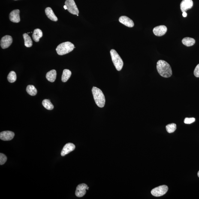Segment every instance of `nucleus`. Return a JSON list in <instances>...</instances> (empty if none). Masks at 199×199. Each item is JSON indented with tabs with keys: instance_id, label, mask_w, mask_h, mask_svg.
I'll list each match as a JSON object with an SVG mask.
<instances>
[{
	"instance_id": "473e14b6",
	"label": "nucleus",
	"mask_w": 199,
	"mask_h": 199,
	"mask_svg": "<svg viewBox=\"0 0 199 199\" xmlns=\"http://www.w3.org/2000/svg\"><path fill=\"white\" fill-rule=\"evenodd\" d=\"M14 1H17V0H14Z\"/></svg>"
},
{
	"instance_id": "7ed1b4c3",
	"label": "nucleus",
	"mask_w": 199,
	"mask_h": 199,
	"mask_svg": "<svg viewBox=\"0 0 199 199\" xmlns=\"http://www.w3.org/2000/svg\"><path fill=\"white\" fill-rule=\"evenodd\" d=\"M74 44L70 42H66L60 44L56 49L57 53L59 55H63L69 53L75 48Z\"/></svg>"
},
{
	"instance_id": "c85d7f7f",
	"label": "nucleus",
	"mask_w": 199,
	"mask_h": 199,
	"mask_svg": "<svg viewBox=\"0 0 199 199\" xmlns=\"http://www.w3.org/2000/svg\"><path fill=\"white\" fill-rule=\"evenodd\" d=\"M64 8L66 10L67 9V6H66L65 5V6H64Z\"/></svg>"
},
{
	"instance_id": "39448f33",
	"label": "nucleus",
	"mask_w": 199,
	"mask_h": 199,
	"mask_svg": "<svg viewBox=\"0 0 199 199\" xmlns=\"http://www.w3.org/2000/svg\"><path fill=\"white\" fill-rule=\"evenodd\" d=\"M168 187L167 185H161L154 188L151 191V194L154 196L161 197L166 194L168 191Z\"/></svg>"
},
{
	"instance_id": "a211bd4d",
	"label": "nucleus",
	"mask_w": 199,
	"mask_h": 199,
	"mask_svg": "<svg viewBox=\"0 0 199 199\" xmlns=\"http://www.w3.org/2000/svg\"><path fill=\"white\" fill-rule=\"evenodd\" d=\"M182 42L184 45L187 47H190L195 44V41L194 38L190 37H185L182 40Z\"/></svg>"
},
{
	"instance_id": "7c9ffc66",
	"label": "nucleus",
	"mask_w": 199,
	"mask_h": 199,
	"mask_svg": "<svg viewBox=\"0 0 199 199\" xmlns=\"http://www.w3.org/2000/svg\"><path fill=\"white\" fill-rule=\"evenodd\" d=\"M89 187H88L87 188V190H89Z\"/></svg>"
},
{
	"instance_id": "9b49d317",
	"label": "nucleus",
	"mask_w": 199,
	"mask_h": 199,
	"mask_svg": "<svg viewBox=\"0 0 199 199\" xmlns=\"http://www.w3.org/2000/svg\"><path fill=\"white\" fill-rule=\"evenodd\" d=\"M193 3L192 0H183L180 4V9L182 12L192 8Z\"/></svg>"
},
{
	"instance_id": "4be33fe9",
	"label": "nucleus",
	"mask_w": 199,
	"mask_h": 199,
	"mask_svg": "<svg viewBox=\"0 0 199 199\" xmlns=\"http://www.w3.org/2000/svg\"><path fill=\"white\" fill-rule=\"evenodd\" d=\"M42 104L46 109L48 110H52L54 108L53 105L51 103L50 100L44 99L43 100Z\"/></svg>"
},
{
	"instance_id": "4468645a",
	"label": "nucleus",
	"mask_w": 199,
	"mask_h": 199,
	"mask_svg": "<svg viewBox=\"0 0 199 199\" xmlns=\"http://www.w3.org/2000/svg\"><path fill=\"white\" fill-rule=\"evenodd\" d=\"M120 23L129 27H132L134 26V24L133 21L129 18L126 16H121L119 19Z\"/></svg>"
},
{
	"instance_id": "412c9836",
	"label": "nucleus",
	"mask_w": 199,
	"mask_h": 199,
	"mask_svg": "<svg viewBox=\"0 0 199 199\" xmlns=\"http://www.w3.org/2000/svg\"><path fill=\"white\" fill-rule=\"evenodd\" d=\"M27 93L30 95L34 96L37 94V90L33 85H28L26 88Z\"/></svg>"
},
{
	"instance_id": "5701e85b",
	"label": "nucleus",
	"mask_w": 199,
	"mask_h": 199,
	"mask_svg": "<svg viewBox=\"0 0 199 199\" xmlns=\"http://www.w3.org/2000/svg\"><path fill=\"white\" fill-rule=\"evenodd\" d=\"M17 79V76L16 73L14 71L10 72L7 76V80L10 83H14Z\"/></svg>"
},
{
	"instance_id": "f3484780",
	"label": "nucleus",
	"mask_w": 199,
	"mask_h": 199,
	"mask_svg": "<svg viewBox=\"0 0 199 199\" xmlns=\"http://www.w3.org/2000/svg\"><path fill=\"white\" fill-rule=\"evenodd\" d=\"M56 77V72L54 69L51 70L48 72L46 74V78L48 80L51 82L55 81Z\"/></svg>"
},
{
	"instance_id": "1a4fd4ad",
	"label": "nucleus",
	"mask_w": 199,
	"mask_h": 199,
	"mask_svg": "<svg viewBox=\"0 0 199 199\" xmlns=\"http://www.w3.org/2000/svg\"><path fill=\"white\" fill-rule=\"evenodd\" d=\"M153 33L157 36L161 37L166 34L167 31V27L164 25H159L153 28Z\"/></svg>"
},
{
	"instance_id": "bb28decb",
	"label": "nucleus",
	"mask_w": 199,
	"mask_h": 199,
	"mask_svg": "<svg viewBox=\"0 0 199 199\" xmlns=\"http://www.w3.org/2000/svg\"><path fill=\"white\" fill-rule=\"evenodd\" d=\"M194 74L195 77H199V64L195 67L194 70Z\"/></svg>"
},
{
	"instance_id": "9d476101",
	"label": "nucleus",
	"mask_w": 199,
	"mask_h": 199,
	"mask_svg": "<svg viewBox=\"0 0 199 199\" xmlns=\"http://www.w3.org/2000/svg\"><path fill=\"white\" fill-rule=\"evenodd\" d=\"M14 136V133L10 131L1 132L0 133V139L4 141H9L13 138Z\"/></svg>"
},
{
	"instance_id": "2eb2a0df",
	"label": "nucleus",
	"mask_w": 199,
	"mask_h": 199,
	"mask_svg": "<svg viewBox=\"0 0 199 199\" xmlns=\"http://www.w3.org/2000/svg\"><path fill=\"white\" fill-rule=\"evenodd\" d=\"M46 15L51 20L54 22L57 21L58 19L54 13L53 10L50 7H48L45 9Z\"/></svg>"
},
{
	"instance_id": "0eeeda50",
	"label": "nucleus",
	"mask_w": 199,
	"mask_h": 199,
	"mask_svg": "<svg viewBox=\"0 0 199 199\" xmlns=\"http://www.w3.org/2000/svg\"><path fill=\"white\" fill-rule=\"evenodd\" d=\"M88 185L86 184L82 183L77 185L75 191L76 197H82L84 196L86 193Z\"/></svg>"
},
{
	"instance_id": "6e6552de",
	"label": "nucleus",
	"mask_w": 199,
	"mask_h": 199,
	"mask_svg": "<svg viewBox=\"0 0 199 199\" xmlns=\"http://www.w3.org/2000/svg\"><path fill=\"white\" fill-rule=\"evenodd\" d=\"M13 42V39L10 35L4 36L1 40V48L6 49L11 45Z\"/></svg>"
},
{
	"instance_id": "2f4dec72",
	"label": "nucleus",
	"mask_w": 199,
	"mask_h": 199,
	"mask_svg": "<svg viewBox=\"0 0 199 199\" xmlns=\"http://www.w3.org/2000/svg\"><path fill=\"white\" fill-rule=\"evenodd\" d=\"M77 16H79V15H78V14H77Z\"/></svg>"
},
{
	"instance_id": "aec40b11",
	"label": "nucleus",
	"mask_w": 199,
	"mask_h": 199,
	"mask_svg": "<svg viewBox=\"0 0 199 199\" xmlns=\"http://www.w3.org/2000/svg\"><path fill=\"white\" fill-rule=\"evenodd\" d=\"M24 40L25 41V45L27 47H30L33 45V42L31 37L27 34L24 33L23 34Z\"/></svg>"
},
{
	"instance_id": "b1692460",
	"label": "nucleus",
	"mask_w": 199,
	"mask_h": 199,
	"mask_svg": "<svg viewBox=\"0 0 199 199\" xmlns=\"http://www.w3.org/2000/svg\"><path fill=\"white\" fill-rule=\"evenodd\" d=\"M176 124L172 123L166 125V130L168 133H172L176 131Z\"/></svg>"
},
{
	"instance_id": "f257e3e1",
	"label": "nucleus",
	"mask_w": 199,
	"mask_h": 199,
	"mask_svg": "<svg viewBox=\"0 0 199 199\" xmlns=\"http://www.w3.org/2000/svg\"><path fill=\"white\" fill-rule=\"evenodd\" d=\"M156 68L158 74L163 77L168 78L172 75L171 66L168 63L162 60H160L157 63Z\"/></svg>"
},
{
	"instance_id": "f03ea898",
	"label": "nucleus",
	"mask_w": 199,
	"mask_h": 199,
	"mask_svg": "<svg viewBox=\"0 0 199 199\" xmlns=\"http://www.w3.org/2000/svg\"><path fill=\"white\" fill-rule=\"evenodd\" d=\"M92 92L97 105L100 108L104 107L105 104L106 100L102 91L98 88L93 87L92 89Z\"/></svg>"
},
{
	"instance_id": "423d86ee",
	"label": "nucleus",
	"mask_w": 199,
	"mask_h": 199,
	"mask_svg": "<svg viewBox=\"0 0 199 199\" xmlns=\"http://www.w3.org/2000/svg\"><path fill=\"white\" fill-rule=\"evenodd\" d=\"M65 5L67 6V10L69 13L73 14H78V9L74 0H66L65 2Z\"/></svg>"
},
{
	"instance_id": "20e7f679",
	"label": "nucleus",
	"mask_w": 199,
	"mask_h": 199,
	"mask_svg": "<svg viewBox=\"0 0 199 199\" xmlns=\"http://www.w3.org/2000/svg\"><path fill=\"white\" fill-rule=\"evenodd\" d=\"M110 52L114 65L118 71H120L123 66V61L116 50L113 49Z\"/></svg>"
},
{
	"instance_id": "c756f323",
	"label": "nucleus",
	"mask_w": 199,
	"mask_h": 199,
	"mask_svg": "<svg viewBox=\"0 0 199 199\" xmlns=\"http://www.w3.org/2000/svg\"><path fill=\"white\" fill-rule=\"evenodd\" d=\"M198 177H199V172H198Z\"/></svg>"
},
{
	"instance_id": "cd10ccee",
	"label": "nucleus",
	"mask_w": 199,
	"mask_h": 199,
	"mask_svg": "<svg viewBox=\"0 0 199 199\" xmlns=\"http://www.w3.org/2000/svg\"><path fill=\"white\" fill-rule=\"evenodd\" d=\"M182 16H183L184 17H186L187 16V13H186V12H182Z\"/></svg>"
},
{
	"instance_id": "6ab92c4d",
	"label": "nucleus",
	"mask_w": 199,
	"mask_h": 199,
	"mask_svg": "<svg viewBox=\"0 0 199 199\" xmlns=\"http://www.w3.org/2000/svg\"><path fill=\"white\" fill-rule=\"evenodd\" d=\"M71 72L69 70L65 69L63 72V74L61 77L62 82H66L69 79L71 75Z\"/></svg>"
},
{
	"instance_id": "393cba45",
	"label": "nucleus",
	"mask_w": 199,
	"mask_h": 199,
	"mask_svg": "<svg viewBox=\"0 0 199 199\" xmlns=\"http://www.w3.org/2000/svg\"><path fill=\"white\" fill-rule=\"evenodd\" d=\"M7 160V156L2 153H0V164L2 165L5 164Z\"/></svg>"
},
{
	"instance_id": "ddd939ff",
	"label": "nucleus",
	"mask_w": 199,
	"mask_h": 199,
	"mask_svg": "<svg viewBox=\"0 0 199 199\" xmlns=\"http://www.w3.org/2000/svg\"><path fill=\"white\" fill-rule=\"evenodd\" d=\"M75 148V146L72 143H69L66 144L64 146L61 152V155L62 156L69 153L70 152H72Z\"/></svg>"
},
{
	"instance_id": "dca6fc26",
	"label": "nucleus",
	"mask_w": 199,
	"mask_h": 199,
	"mask_svg": "<svg viewBox=\"0 0 199 199\" xmlns=\"http://www.w3.org/2000/svg\"><path fill=\"white\" fill-rule=\"evenodd\" d=\"M43 36L42 31L39 28H37L34 30L32 35V37L34 41L36 42H38L39 41L40 39Z\"/></svg>"
},
{
	"instance_id": "a878e982",
	"label": "nucleus",
	"mask_w": 199,
	"mask_h": 199,
	"mask_svg": "<svg viewBox=\"0 0 199 199\" xmlns=\"http://www.w3.org/2000/svg\"><path fill=\"white\" fill-rule=\"evenodd\" d=\"M195 119L194 118H185L184 122L185 124H191L195 122Z\"/></svg>"
},
{
	"instance_id": "f8f14e48",
	"label": "nucleus",
	"mask_w": 199,
	"mask_h": 199,
	"mask_svg": "<svg viewBox=\"0 0 199 199\" xmlns=\"http://www.w3.org/2000/svg\"><path fill=\"white\" fill-rule=\"evenodd\" d=\"M20 10L16 9L12 11L9 14V19L13 23H18L20 22Z\"/></svg>"
}]
</instances>
